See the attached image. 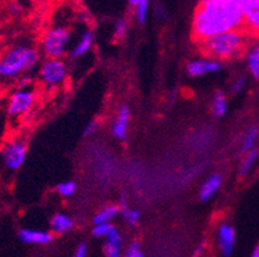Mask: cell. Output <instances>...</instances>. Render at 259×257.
<instances>
[{"label":"cell","mask_w":259,"mask_h":257,"mask_svg":"<svg viewBox=\"0 0 259 257\" xmlns=\"http://www.w3.org/2000/svg\"><path fill=\"white\" fill-rule=\"evenodd\" d=\"M235 30H244V18L236 0L199 2L192 17V37L197 44Z\"/></svg>","instance_id":"obj_1"},{"label":"cell","mask_w":259,"mask_h":257,"mask_svg":"<svg viewBox=\"0 0 259 257\" xmlns=\"http://www.w3.org/2000/svg\"><path fill=\"white\" fill-rule=\"evenodd\" d=\"M41 60L39 49L17 44L0 56V80H15L30 74Z\"/></svg>","instance_id":"obj_2"},{"label":"cell","mask_w":259,"mask_h":257,"mask_svg":"<svg viewBox=\"0 0 259 257\" xmlns=\"http://www.w3.org/2000/svg\"><path fill=\"white\" fill-rule=\"evenodd\" d=\"M201 53L211 60L225 62L239 58L248 48V39L244 30H235L215 35L199 44Z\"/></svg>","instance_id":"obj_3"},{"label":"cell","mask_w":259,"mask_h":257,"mask_svg":"<svg viewBox=\"0 0 259 257\" xmlns=\"http://www.w3.org/2000/svg\"><path fill=\"white\" fill-rule=\"evenodd\" d=\"M71 31L66 26H54L49 28L41 39V50L47 58L62 60L69 50Z\"/></svg>","instance_id":"obj_4"},{"label":"cell","mask_w":259,"mask_h":257,"mask_svg":"<svg viewBox=\"0 0 259 257\" xmlns=\"http://www.w3.org/2000/svg\"><path fill=\"white\" fill-rule=\"evenodd\" d=\"M67 65L60 58H47L39 67V80L47 90L60 88L67 79Z\"/></svg>","instance_id":"obj_5"},{"label":"cell","mask_w":259,"mask_h":257,"mask_svg":"<svg viewBox=\"0 0 259 257\" xmlns=\"http://www.w3.org/2000/svg\"><path fill=\"white\" fill-rule=\"evenodd\" d=\"M36 93L34 89L17 88L7 100V112L11 117H22L34 108Z\"/></svg>","instance_id":"obj_6"},{"label":"cell","mask_w":259,"mask_h":257,"mask_svg":"<svg viewBox=\"0 0 259 257\" xmlns=\"http://www.w3.org/2000/svg\"><path fill=\"white\" fill-rule=\"evenodd\" d=\"M27 156V144L21 138H13L8 140L2 148V160L4 166L11 171L21 169Z\"/></svg>","instance_id":"obj_7"},{"label":"cell","mask_w":259,"mask_h":257,"mask_svg":"<svg viewBox=\"0 0 259 257\" xmlns=\"http://www.w3.org/2000/svg\"><path fill=\"white\" fill-rule=\"evenodd\" d=\"M244 18V28L259 36V0H236Z\"/></svg>","instance_id":"obj_8"},{"label":"cell","mask_w":259,"mask_h":257,"mask_svg":"<svg viewBox=\"0 0 259 257\" xmlns=\"http://www.w3.org/2000/svg\"><path fill=\"white\" fill-rule=\"evenodd\" d=\"M223 65L222 62L215 60H211L208 57H204V58H196V60H191L190 62L186 66V72L190 77H201L206 76V75L210 74H217L222 71Z\"/></svg>","instance_id":"obj_9"},{"label":"cell","mask_w":259,"mask_h":257,"mask_svg":"<svg viewBox=\"0 0 259 257\" xmlns=\"http://www.w3.org/2000/svg\"><path fill=\"white\" fill-rule=\"evenodd\" d=\"M129 121H131V110L128 106H120L111 125V134L117 140H124L128 136Z\"/></svg>","instance_id":"obj_10"},{"label":"cell","mask_w":259,"mask_h":257,"mask_svg":"<svg viewBox=\"0 0 259 257\" xmlns=\"http://www.w3.org/2000/svg\"><path fill=\"white\" fill-rule=\"evenodd\" d=\"M236 233L231 224L222 223L218 228V246L223 256H230L235 248Z\"/></svg>","instance_id":"obj_11"},{"label":"cell","mask_w":259,"mask_h":257,"mask_svg":"<svg viewBox=\"0 0 259 257\" xmlns=\"http://www.w3.org/2000/svg\"><path fill=\"white\" fill-rule=\"evenodd\" d=\"M18 238L21 242L26 244H48L53 239V233L48 230L31 229V228H23L18 233Z\"/></svg>","instance_id":"obj_12"},{"label":"cell","mask_w":259,"mask_h":257,"mask_svg":"<svg viewBox=\"0 0 259 257\" xmlns=\"http://www.w3.org/2000/svg\"><path fill=\"white\" fill-rule=\"evenodd\" d=\"M94 42V35L92 32V30H85V31L81 32L80 37L77 39V41L75 42L74 46L70 50V57L71 60H79L81 57L85 56L89 50L92 49Z\"/></svg>","instance_id":"obj_13"},{"label":"cell","mask_w":259,"mask_h":257,"mask_svg":"<svg viewBox=\"0 0 259 257\" xmlns=\"http://www.w3.org/2000/svg\"><path fill=\"white\" fill-rule=\"evenodd\" d=\"M223 184V178L220 174H213V175L209 176L204 184L200 188L199 192V198L201 202H208L210 201L211 198L220 192L221 187Z\"/></svg>","instance_id":"obj_14"},{"label":"cell","mask_w":259,"mask_h":257,"mask_svg":"<svg viewBox=\"0 0 259 257\" xmlns=\"http://www.w3.org/2000/svg\"><path fill=\"white\" fill-rule=\"evenodd\" d=\"M245 63L249 74L254 80L259 81V41L253 42L245 50Z\"/></svg>","instance_id":"obj_15"},{"label":"cell","mask_w":259,"mask_h":257,"mask_svg":"<svg viewBox=\"0 0 259 257\" xmlns=\"http://www.w3.org/2000/svg\"><path fill=\"white\" fill-rule=\"evenodd\" d=\"M74 220L63 212H57L51 219V230L53 234H65L74 228Z\"/></svg>","instance_id":"obj_16"},{"label":"cell","mask_w":259,"mask_h":257,"mask_svg":"<svg viewBox=\"0 0 259 257\" xmlns=\"http://www.w3.org/2000/svg\"><path fill=\"white\" fill-rule=\"evenodd\" d=\"M105 252L107 257H121V246H122V237L116 228L112 229V232L105 238Z\"/></svg>","instance_id":"obj_17"},{"label":"cell","mask_w":259,"mask_h":257,"mask_svg":"<svg viewBox=\"0 0 259 257\" xmlns=\"http://www.w3.org/2000/svg\"><path fill=\"white\" fill-rule=\"evenodd\" d=\"M259 139V127L258 126H250L248 127L245 133L242 134L241 139H240L239 150L241 153H248L250 150L255 149L256 141Z\"/></svg>","instance_id":"obj_18"},{"label":"cell","mask_w":259,"mask_h":257,"mask_svg":"<svg viewBox=\"0 0 259 257\" xmlns=\"http://www.w3.org/2000/svg\"><path fill=\"white\" fill-rule=\"evenodd\" d=\"M119 215V204H107V206L102 207L100 211L96 212V215L93 216V225H98V224H111Z\"/></svg>","instance_id":"obj_19"},{"label":"cell","mask_w":259,"mask_h":257,"mask_svg":"<svg viewBox=\"0 0 259 257\" xmlns=\"http://www.w3.org/2000/svg\"><path fill=\"white\" fill-rule=\"evenodd\" d=\"M228 111V102L223 91H215L211 100V113L217 119H222Z\"/></svg>","instance_id":"obj_20"},{"label":"cell","mask_w":259,"mask_h":257,"mask_svg":"<svg viewBox=\"0 0 259 257\" xmlns=\"http://www.w3.org/2000/svg\"><path fill=\"white\" fill-rule=\"evenodd\" d=\"M259 160V150L253 149L250 152L245 153L244 157H242L241 162H240L239 166V174L241 176H246L249 173H250L253 167L255 166V164L258 162Z\"/></svg>","instance_id":"obj_21"},{"label":"cell","mask_w":259,"mask_h":257,"mask_svg":"<svg viewBox=\"0 0 259 257\" xmlns=\"http://www.w3.org/2000/svg\"><path fill=\"white\" fill-rule=\"evenodd\" d=\"M120 215H121L122 220L131 226H136L141 220V212L128 206L125 201H122V203L120 204Z\"/></svg>","instance_id":"obj_22"},{"label":"cell","mask_w":259,"mask_h":257,"mask_svg":"<svg viewBox=\"0 0 259 257\" xmlns=\"http://www.w3.org/2000/svg\"><path fill=\"white\" fill-rule=\"evenodd\" d=\"M136 9V18L140 25L146 23L148 17V9H150V0H138L137 6L134 7Z\"/></svg>","instance_id":"obj_23"},{"label":"cell","mask_w":259,"mask_h":257,"mask_svg":"<svg viewBox=\"0 0 259 257\" xmlns=\"http://www.w3.org/2000/svg\"><path fill=\"white\" fill-rule=\"evenodd\" d=\"M76 184L74 181L66 180L58 184L57 187H56V190H57V193L62 198H70L76 193Z\"/></svg>","instance_id":"obj_24"},{"label":"cell","mask_w":259,"mask_h":257,"mask_svg":"<svg viewBox=\"0 0 259 257\" xmlns=\"http://www.w3.org/2000/svg\"><path fill=\"white\" fill-rule=\"evenodd\" d=\"M128 30H129L128 20H125V18H120L114 27L115 39H117V40L125 39V36L128 35Z\"/></svg>","instance_id":"obj_25"},{"label":"cell","mask_w":259,"mask_h":257,"mask_svg":"<svg viewBox=\"0 0 259 257\" xmlns=\"http://www.w3.org/2000/svg\"><path fill=\"white\" fill-rule=\"evenodd\" d=\"M114 228L115 226L112 224H98L93 226V235L96 238H106Z\"/></svg>","instance_id":"obj_26"},{"label":"cell","mask_w":259,"mask_h":257,"mask_svg":"<svg viewBox=\"0 0 259 257\" xmlns=\"http://www.w3.org/2000/svg\"><path fill=\"white\" fill-rule=\"evenodd\" d=\"M245 85H246V77L244 75H239L234 79L232 84H231V93L232 94H239L241 93L245 89Z\"/></svg>","instance_id":"obj_27"},{"label":"cell","mask_w":259,"mask_h":257,"mask_svg":"<svg viewBox=\"0 0 259 257\" xmlns=\"http://www.w3.org/2000/svg\"><path fill=\"white\" fill-rule=\"evenodd\" d=\"M125 257H145L138 242H133V243L126 248Z\"/></svg>","instance_id":"obj_28"},{"label":"cell","mask_w":259,"mask_h":257,"mask_svg":"<svg viewBox=\"0 0 259 257\" xmlns=\"http://www.w3.org/2000/svg\"><path fill=\"white\" fill-rule=\"evenodd\" d=\"M97 127H98V125L96 121L89 122V124L84 127V136L93 135V134L96 133V130H97Z\"/></svg>","instance_id":"obj_29"},{"label":"cell","mask_w":259,"mask_h":257,"mask_svg":"<svg viewBox=\"0 0 259 257\" xmlns=\"http://www.w3.org/2000/svg\"><path fill=\"white\" fill-rule=\"evenodd\" d=\"M75 257H87V246L84 243L80 244L75 252Z\"/></svg>","instance_id":"obj_30"},{"label":"cell","mask_w":259,"mask_h":257,"mask_svg":"<svg viewBox=\"0 0 259 257\" xmlns=\"http://www.w3.org/2000/svg\"><path fill=\"white\" fill-rule=\"evenodd\" d=\"M155 14H156L157 18H164L165 17V9L162 6H156L155 8Z\"/></svg>","instance_id":"obj_31"},{"label":"cell","mask_w":259,"mask_h":257,"mask_svg":"<svg viewBox=\"0 0 259 257\" xmlns=\"http://www.w3.org/2000/svg\"><path fill=\"white\" fill-rule=\"evenodd\" d=\"M202 252H204V246H202V244H200V246L197 247L196 249H195V254H194V257H199L200 254L202 253Z\"/></svg>","instance_id":"obj_32"},{"label":"cell","mask_w":259,"mask_h":257,"mask_svg":"<svg viewBox=\"0 0 259 257\" xmlns=\"http://www.w3.org/2000/svg\"><path fill=\"white\" fill-rule=\"evenodd\" d=\"M251 257H259V242H258V244L255 246V248H254V252H253V254H251Z\"/></svg>","instance_id":"obj_33"},{"label":"cell","mask_w":259,"mask_h":257,"mask_svg":"<svg viewBox=\"0 0 259 257\" xmlns=\"http://www.w3.org/2000/svg\"><path fill=\"white\" fill-rule=\"evenodd\" d=\"M128 2H129V4H131L132 7H136V6H137L138 0H128Z\"/></svg>","instance_id":"obj_34"},{"label":"cell","mask_w":259,"mask_h":257,"mask_svg":"<svg viewBox=\"0 0 259 257\" xmlns=\"http://www.w3.org/2000/svg\"><path fill=\"white\" fill-rule=\"evenodd\" d=\"M200 2H209V0H200Z\"/></svg>","instance_id":"obj_35"}]
</instances>
